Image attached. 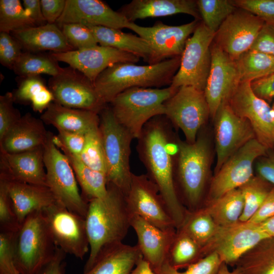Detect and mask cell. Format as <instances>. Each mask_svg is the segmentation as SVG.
Returning a JSON list of instances; mask_svg holds the SVG:
<instances>
[{
    "label": "cell",
    "mask_w": 274,
    "mask_h": 274,
    "mask_svg": "<svg viewBox=\"0 0 274 274\" xmlns=\"http://www.w3.org/2000/svg\"><path fill=\"white\" fill-rule=\"evenodd\" d=\"M171 122L164 115L156 116L144 126L136 149L147 175L157 186L177 229L183 224L188 210L180 201L174 182L173 155L178 152Z\"/></svg>",
    "instance_id": "obj_1"
},
{
    "label": "cell",
    "mask_w": 274,
    "mask_h": 274,
    "mask_svg": "<svg viewBox=\"0 0 274 274\" xmlns=\"http://www.w3.org/2000/svg\"><path fill=\"white\" fill-rule=\"evenodd\" d=\"M107 189L105 196L88 201L85 221L90 252L83 272L91 268L103 249L122 243L131 226L133 213L125 194L111 183Z\"/></svg>",
    "instance_id": "obj_2"
},
{
    "label": "cell",
    "mask_w": 274,
    "mask_h": 274,
    "mask_svg": "<svg viewBox=\"0 0 274 274\" xmlns=\"http://www.w3.org/2000/svg\"><path fill=\"white\" fill-rule=\"evenodd\" d=\"M181 56L155 64L136 65L119 62L101 73L93 82L98 96L107 105L123 91L135 87L157 88L170 86L178 71Z\"/></svg>",
    "instance_id": "obj_3"
},
{
    "label": "cell",
    "mask_w": 274,
    "mask_h": 274,
    "mask_svg": "<svg viewBox=\"0 0 274 274\" xmlns=\"http://www.w3.org/2000/svg\"><path fill=\"white\" fill-rule=\"evenodd\" d=\"M178 88L135 87L118 94L109 103L117 121L133 139H138L145 125L152 118L165 114L164 102Z\"/></svg>",
    "instance_id": "obj_4"
},
{
    "label": "cell",
    "mask_w": 274,
    "mask_h": 274,
    "mask_svg": "<svg viewBox=\"0 0 274 274\" xmlns=\"http://www.w3.org/2000/svg\"><path fill=\"white\" fill-rule=\"evenodd\" d=\"M178 147L175 185L179 184L188 211L193 212L200 208L208 178L210 145L207 137L200 134L192 144L178 140Z\"/></svg>",
    "instance_id": "obj_5"
},
{
    "label": "cell",
    "mask_w": 274,
    "mask_h": 274,
    "mask_svg": "<svg viewBox=\"0 0 274 274\" xmlns=\"http://www.w3.org/2000/svg\"><path fill=\"white\" fill-rule=\"evenodd\" d=\"M57 247L43 211L29 214L15 233V263L20 274H36L52 259Z\"/></svg>",
    "instance_id": "obj_6"
},
{
    "label": "cell",
    "mask_w": 274,
    "mask_h": 274,
    "mask_svg": "<svg viewBox=\"0 0 274 274\" xmlns=\"http://www.w3.org/2000/svg\"><path fill=\"white\" fill-rule=\"evenodd\" d=\"M99 115L108 183L114 185L126 195L132 175L129 162L133 138L117 121L110 106H107Z\"/></svg>",
    "instance_id": "obj_7"
},
{
    "label": "cell",
    "mask_w": 274,
    "mask_h": 274,
    "mask_svg": "<svg viewBox=\"0 0 274 274\" xmlns=\"http://www.w3.org/2000/svg\"><path fill=\"white\" fill-rule=\"evenodd\" d=\"M49 132L44 146L47 186L56 201L85 218L88 202L80 193L74 170L65 154L52 141Z\"/></svg>",
    "instance_id": "obj_8"
},
{
    "label": "cell",
    "mask_w": 274,
    "mask_h": 274,
    "mask_svg": "<svg viewBox=\"0 0 274 274\" xmlns=\"http://www.w3.org/2000/svg\"><path fill=\"white\" fill-rule=\"evenodd\" d=\"M187 40L181 56L180 64L170 86L179 88L192 86L204 91L211 62V46L215 33L202 22Z\"/></svg>",
    "instance_id": "obj_9"
},
{
    "label": "cell",
    "mask_w": 274,
    "mask_h": 274,
    "mask_svg": "<svg viewBox=\"0 0 274 274\" xmlns=\"http://www.w3.org/2000/svg\"><path fill=\"white\" fill-rule=\"evenodd\" d=\"M164 115L183 132L186 142L194 143L199 130L210 116L204 91L184 86L164 102Z\"/></svg>",
    "instance_id": "obj_10"
},
{
    "label": "cell",
    "mask_w": 274,
    "mask_h": 274,
    "mask_svg": "<svg viewBox=\"0 0 274 274\" xmlns=\"http://www.w3.org/2000/svg\"><path fill=\"white\" fill-rule=\"evenodd\" d=\"M268 149L256 139L247 142L233 153L215 174L209 191L208 202L238 189L254 176L255 161L266 155Z\"/></svg>",
    "instance_id": "obj_11"
},
{
    "label": "cell",
    "mask_w": 274,
    "mask_h": 274,
    "mask_svg": "<svg viewBox=\"0 0 274 274\" xmlns=\"http://www.w3.org/2000/svg\"><path fill=\"white\" fill-rule=\"evenodd\" d=\"M227 101L236 114L249 122L255 138L268 150L274 149V106L257 96L248 81H240Z\"/></svg>",
    "instance_id": "obj_12"
},
{
    "label": "cell",
    "mask_w": 274,
    "mask_h": 274,
    "mask_svg": "<svg viewBox=\"0 0 274 274\" xmlns=\"http://www.w3.org/2000/svg\"><path fill=\"white\" fill-rule=\"evenodd\" d=\"M48 87L54 102L64 107L98 114L107 106L98 96L93 83L79 71L68 66L51 77Z\"/></svg>",
    "instance_id": "obj_13"
},
{
    "label": "cell",
    "mask_w": 274,
    "mask_h": 274,
    "mask_svg": "<svg viewBox=\"0 0 274 274\" xmlns=\"http://www.w3.org/2000/svg\"><path fill=\"white\" fill-rule=\"evenodd\" d=\"M43 213L56 246L82 260L90 249L85 218L57 201Z\"/></svg>",
    "instance_id": "obj_14"
},
{
    "label": "cell",
    "mask_w": 274,
    "mask_h": 274,
    "mask_svg": "<svg viewBox=\"0 0 274 274\" xmlns=\"http://www.w3.org/2000/svg\"><path fill=\"white\" fill-rule=\"evenodd\" d=\"M125 197L133 214L161 229H177L157 186L147 175L132 174Z\"/></svg>",
    "instance_id": "obj_15"
},
{
    "label": "cell",
    "mask_w": 274,
    "mask_h": 274,
    "mask_svg": "<svg viewBox=\"0 0 274 274\" xmlns=\"http://www.w3.org/2000/svg\"><path fill=\"white\" fill-rule=\"evenodd\" d=\"M214 119L216 173L233 153L249 141L255 139V135L249 122L236 114L228 101L221 105Z\"/></svg>",
    "instance_id": "obj_16"
},
{
    "label": "cell",
    "mask_w": 274,
    "mask_h": 274,
    "mask_svg": "<svg viewBox=\"0 0 274 274\" xmlns=\"http://www.w3.org/2000/svg\"><path fill=\"white\" fill-rule=\"evenodd\" d=\"M198 20L180 25H168L160 21L152 26L130 22L127 28L145 40L154 52L153 64L181 56L186 42L199 24Z\"/></svg>",
    "instance_id": "obj_17"
},
{
    "label": "cell",
    "mask_w": 274,
    "mask_h": 274,
    "mask_svg": "<svg viewBox=\"0 0 274 274\" xmlns=\"http://www.w3.org/2000/svg\"><path fill=\"white\" fill-rule=\"evenodd\" d=\"M264 23L253 14L237 8L220 26L213 43L236 60L250 49Z\"/></svg>",
    "instance_id": "obj_18"
},
{
    "label": "cell",
    "mask_w": 274,
    "mask_h": 274,
    "mask_svg": "<svg viewBox=\"0 0 274 274\" xmlns=\"http://www.w3.org/2000/svg\"><path fill=\"white\" fill-rule=\"evenodd\" d=\"M269 237L260 224L250 221L239 222L220 227L207 250V255L216 252L222 262L234 266L246 253Z\"/></svg>",
    "instance_id": "obj_19"
},
{
    "label": "cell",
    "mask_w": 274,
    "mask_h": 274,
    "mask_svg": "<svg viewBox=\"0 0 274 274\" xmlns=\"http://www.w3.org/2000/svg\"><path fill=\"white\" fill-rule=\"evenodd\" d=\"M212 62L204 90L211 117L214 119L219 107L227 101L240 82L235 60L213 42Z\"/></svg>",
    "instance_id": "obj_20"
},
{
    "label": "cell",
    "mask_w": 274,
    "mask_h": 274,
    "mask_svg": "<svg viewBox=\"0 0 274 274\" xmlns=\"http://www.w3.org/2000/svg\"><path fill=\"white\" fill-rule=\"evenodd\" d=\"M57 61L64 62L83 73L91 82L108 67L119 62L136 63L140 57L111 47L96 45L65 52H50Z\"/></svg>",
    "instance_id": "obj_21"
},
{
    "label": "cell",
    "mask_w": 274,
    "mask_h": 274,
    "mask_svg": "<svg viewBox=\"0 0 274 274\" xmlns=\"http://www.w3.org/2000/svg\"><path fill=\"white\" fill-rule=\"evenodd\" d=\"M80 23L121 29L130 23L119 12L100 0H66L64 11L56 24Z\"/></svg>",
    "instance_id": "obj_22"
},
{
    "label": "cell",
    "mask_w": 274,
    "mask_h": 274,
    "mask_svg": "<svg viewBox=\"0 0 274 274\" xmlns=\"http://www.w3.org/2000/svg\"><path fill=\"white\" fill-rule=\"evenodd\" d=\"M0 176L31 184L47 186L44 147L25 152H0Z\"/></svg>",
    "instance_id": "obj_23"
},
{
    "label": "cell",
    "mask_w": 274,
    "mask_h": 274,
    "mask_svg": "<svg viewBox=\"0 0 274 274\" xmlns=\"http://www.w3.org/2000/svg\"><path fill=\"white\" fill-rule=\"evenodd\" d=\"M131 227L137 235V245L144 258L153 270L159 267L166 261L177 229H161L135 214L132 216Z\"/></svg>",
    "instance_id": "obj_24"
},
{
    "label": "cell",
    "mask_w": 274,
    "mask_h": 274,
    "mask_svg": "<svg viewBox=\"0 0 274 274\" xmlns=\"http://www.w3.org/2000/svg\"><path fill=\"white\" fill-rule=\"evenodd\" d=\"M49 132L41 119L27 113L0 139V152L16 153L44 147Z\"/></svg>",
    "instance_id": "obj_25"
},
{
    "label": "cell",
    "mask_w": 274,
    "mask_h": 274,
    "mask_svg": "<svg viewBox=\"0 0 274 274\" xmlns=\"http://www.w3.org/2000/svg\"><path fill=\"white\" fill-rule=\"evenodd\" d=\"M7 187L20 224L31 213L43 211L56 200L46 186L8 179L0 176Z\"/></svg>",
    "instance_id": "obj_26"
},
{
    "label": "cell",
    "mask_w": 274,
    "mask_h": 274,
    "mask_svg": "<svg viewBox=\"0 0 274 274\" xmlns=\"http://www.w3.org/2000/svg\"><path fill=\"white\" fill-rule=\"evenodd\" d=\"M129 22L138 19L183 13L201 19L194 0H132L118 10Z\"/></svg>",
    "instance_id": "obj_27"
},
{
    "label": "cell",
    "mask_w": 274,
    "mask_h": 274,
    "mask_svg": "<svg viewBox=\"0 0 274 274\" xmlns=\"http://www.w3.org/2000/svg\"><path fill=\"white\" fill-rule=\"evenodd\" d=\"M11 34L25 51L42 52L49 50L60 53L75 50L56 23L25 27L13 31Z\"/></svg>",
    "instance_id": "obj_28"
},
{
    "label": "cell",
    "mask_w": 274,
    "mask_h": 274,
    "mask_svg": "<svg viewBox=\"0 0 274 274\" xmlns=\"http://www.w3.org/2000/svg\"><path fill=\"white\" fill-rule=\"evenodd\" d=\"M40 119L57 130L84 133L98 128L100 122L97 113L64 107L54 101L42 113Z\"/></svg>",
    "instance_id": "obj_29"
},
{
    "label": "cell",
    "mask_w": 274,
    "mask_h": 274,
    "mask_svg": "<svg viewBox=\"0 0 274 274\" xmlns=\"http://www.w3.org/2000/svg\"><path fill=\"white\" fill-rule=\"evenodd\" d=\"M142 256L137 245L109 246L100 251L91 268L83 274H129Z\"/></svg>",
    "instance_id": "obj_30"
},
{
    "label": "cell",
    "mask_w": 274,
    "mask_h": 274,
    "mask_svg": "<svg viewBox=\"0 0 274 274\" xmlns=\"http://www.w3.org/2000/svg\"><path fill=\"white\" fill-rule=\"evenodd\" d=\"M86 25L91 30L99 45L134 54L142 58L149 64H153V51L149 44L139 36L102 26Z\"/></svg>",
    "instance_id": "obj_31"
},
{
    "label": "cell",
    "mask_w": 274,
    "mask_h": 274,
    "mask_svg": "<svg viewBox=\"0 0 274 274\" xmlns=\"http://www.w3.org/2000/svg\"><path fill=\"white\" fill-rule=\"evenodd\" d=\"M52 141L68 159L82 191V196L88 202L92 199L101 198L107 193V175L91 169L84 164L78 155L70 152L60 142L56 135Z\"/></svg>",
    "instance_id": "obj_32"
},
{
    "label": "cell",
    "mask_w": 274,
    "mask_h": 274,
    "mask_svg": "<svg viewBox=\"0 0 274 274\" xmlns=\"http://www.w3.org/2000/svg\"><path fill=\"white\" fill-rule=\"evenodd\" d=\"M233 266L237 274H274V237L262 241Z\"/></svg>",
    "instance_id": "obj_33"
},
{
    "label": "cell",
    "mask_w": 274,
    "mask_h": 274,
    "mask_svg": "<svg viewBox=\"0 0 274 274\" xmlns=\"http://www.w3.org/2000/svg\"><path fill=\"white\" fill-rule=\"evenodd\" d=\"M244 207L243 196L238 188L208 202L204 208L219 226L227 227L239 222Z\"/></svg>",
    "instance_id": "obj_34"
},
{
    "label": "cell",
    "mask_w": 274,
    "mask_h": 274,
    "mask_svg": "<svg viewBox=\"0 0 274 274\" xmlns=\"http://www.w3.org/2000/svg\"><path fill=\"white\" fill-rule=\"evenodd\" d=\"M220 226L204 207L190 212L188 211L181 230L194 239L202 248L204 256L207 250L215 237Z\"/></svg>",
    "instance_id": "obj_35"
},
{
    "label": "cell",
    "mask_w": 274,
    "mask_h": 274,
    "mask_svg": "<svg viewBox=\"0 0 274 274\" xmlns=\"http://www.w3.org/2000/svg\"><path fill=\"white\" fill-rule=\"evenodd\" d=\"M204 256L202 248L194 239L185 232L177 230L166 262L179 270L186 268Z\"/></svg>",
    "instance_id": "obj_36"
},
{
    "label": "cell",
    "mask_w": 274,
    "mask_h": 274,
    "mask_svg": "<svg viewBox=\"0 0 274 274\" xmlns=\"http://www.w3.org/2000/svg\"><path fill=\"white\" fill-rule=\"evenodd\" d=\"M62 67L50 54L23 51L14 64L13 70L19 77L47 74L58 75Z\"/></svg>",
    "instance_id": "obj_37"
},
{
    "label": "cell",
    "mask_w": 274,
    "mask_h": 274,
    "mask_svg": "<svg viewBox=\"0 0 274 274\" xmlns=\"http://www.w3.org/2000/svg\"><path fill=\"white\" fill-rule=\"evenodd\" d=\"M240 81L252 82L274 73V56L249 50L235 60Z\"/></svg>",
    "instance_id": "obj_38"
},
{
    "label": "cell",
    "mask_w": 274,
    "mask_h": 274,
    "mask_svg": "<svg viewBox=\"0 0 274 274\" xmlns=\"http://www.w3.org/2000/svg\"><path fill=\"white\" fill-rule=\"evenodd\" d=\"M273 186L260 176H253L242 186L241 190L244 201L240 222H247L260 207Z\"/></svg>",
    "instance_id": "obj_39"
},
{
    "label": "cell",
    "mask_w": 274,
    "mask_h": 274,
    "mask_svg": "<svg viewBox=\"0 0 274 274\" xmlns=\"http://www.w3.org/2000/svg\"><path fill=\"white\" fill-rule=\"evenodd\" d=\"M30 26L36 25L20 1H0V32L11 33Z\"/></svg>",
    "instance_id": "obj_40"
},
{
    "label": "cell",
    "mask_w": 274,
    "mask_h": 274,
    "mask_svg": "<svg viewBox=\"0 0 274 274\" xmlns=\"http://www.w3.org/2000/svg\"><path fill=\"white\" fill-rule=\"evenodd\" d=\"M196 3L202 22L214 33L237 9L228 0H197Z\"/></svg>",
    "instance_id": "obj_41"
},
{
    "label": "cell",
    "mask_w": 274,
    "mask_h": 274,
    "mask_svg": "<svg viewBox=\"0 0 274 274\" xmlns=\"http://www.w3.org/2000/svg\"><path fill=\"white\" fill-rule=\"evenodd\" d=\"M78 156L89 167L107 175L104 150L99 127L86 133L85 145Z\"/></svg>",
    "instance_id": "obj_42"
},
{
    "label": "cell",
    "mask_w": 274,
    "mask_h": 274,
    "mask_svg": "<svg viewBox=\"0 0 274 274\" xmlns=\"http://www.w3.org/2000/svg\"><path fill=\"white\" fill-rule=\"evenodd\" d=\"M222 263L218 254L213 252L190 265L184 271L175 269L166 261L153 271L155 274H217Z\"/></svg>",
    "instance_id": "obj_43"
},
{
    "label": "cell",
    "mask_w": 274,
    "mask_h": 274,
    "mask_svg": "<svg viewBox=\"0 0 274 274\" xmlns=\"http://www.w3.org/2000/svg\"><path fill=\"white\" fill-rule=\"evenodd\" d=\"M19 79L17 88L12 93L14 102L20 104H31L47 87L40 76L19 77Z\"/></svg>",
    "instance_id": "obj_44"
},
{
    "label": "cell",
    "mask_w": 274,
    "mask_h": 274,
    "mask_svg": "<svg viewBox=\"0 0 274 274\" xmlns=\"http://www.w3.org/2000/svg\"><path fill=\"white\" fill-rule=\"evenodd\" d=\"M60 28L68 43L75 50L98 45L92 31L85 24L80 23H66L63 24Z\"/></svg>",
    "instance_id": "obj_45"
},
{
    "label": "cell",
    "mask_w": 274,
    "mask_h": 274,
    "mask_svg": "<svg viewBox=\"0 0 274 274\" xmlns=\"http://www.w3.org/2000/svg\"><path fill=\"white\" fill-rule=\"evenodd\" d=\"M20 226L5 184L0 180V230L16 232Z\"/></svg>",
    "instance_id": "obj_46"
},
{
    "label": "cell",
    "mask_w": 274,
    "mask_h": 274,
    "mask_svg": "<svg viewBox=\"0 0 274 274\" xmlns=\"http://www.w3.org/2000/svg\"><path fill=\"white\" fill-rule=\"evenodd\" d=\"M15 233L0 231V274H20L15 263Z\"/></svg>",
    "instance_id": "obj_47"
},
{
    "label": "cell",
    "mask_w": 274,
    "mask_h": 274,
    "mask_svg": "<svg viewBox=\"0 0 274 274\" xmlns=\"http://www.w3.org/2000/svg\"><path fill=\"white\" fill-rule=\"evenodd\" d=\"M231 2L236 8L249 12L265 23L274 24V0H233Z\"/></svg>",
    "instance_id": "obj_48"
},
{
    "label": "cell",
    "mask_w": 274,
    "mask_h": 274,
    "mask_svg": "<svg viewBox=\"0 0 274 274\" xmlns=\"http://www.w3.org/2000/svg\"><path fill=\"white\" fill-rule=\"evenodd\" d=\"M14 103L12 92L0 96V139L22 117Z\"/></svg>",
    "instance_id": "obj_49"
},
{
    "label": "cell",
    "mask_w": 274,
    "mask_h": 274,
    "mask_svg": "<svg viewBox=\"0 0 274 274\" xmlns=\"http://www.w3.org/2000/svg\"><path fill=\"white\" fill-rule=\"evenodd\" d=\"M22 47L11 33L0 32V62L2 65L12 70L22 53Z\"/></svg>",
    "instance_id": "obj_50"
},
{
    "label": "cell",
    "mask_w": 274,
    "mask_h": 274,
    "mask_svg": "<svg viewBox=\"0 0 274 274\" xmlns=\"http://www.w3.org/2000/svg\"><path fill=\"white\" fill-rule=\"evenodd\" d=\"M250 50L274 56V24H264Z\"/></svg>",
    "instance_id": "obj_51"
},
{
    "label": "cell",
    "mask_w": 274,
    "mask_h": 274,
    "mask_svg": "<svg viewBox=\"0 0 274 274\" xmlns=\"http://www.w3.org/2000/svg\"><path fill=\"white\" fill-rule=\"evenodd\" d=\"M57 138L72 153L79 156L82 152L86 141V133L57 130Z\"/></svg>",
    "instance_id": "obj_52"
},
{
    "label": "cell",
    "mask_w": 274,
    "mask_h": 274,
    "mask_svg": "<svg viewBox=\"0 0 274 274\" xmlns=\"http://www.w3.org/2000/svg\"><path fill=\"white\" fill-rule=\"evenodd\" d=\"M255 94L266 101L274 99V73L251 82Z\"/></svg>",
    "instance_id": "obj_53"
},
{
    "label": "cell",
    "mask_w": 274,
    "mask_h": 274,
    "mask_svg": "<svg viewBox=\"0 0 274 274\" xmlns=\"http://www.w3.org/2000/svg\"><path fill=\"white\" fill-rule=\"evenodd\" d=\"M43 15L47 23L54 24L62 15L66 0H41Z\"/></svg>",
    "instance_id": "obj_54"
},
{
    "label": "cell",
    "mask_w": 274,
    "mask_h": 274,
    "mask_svg": "<svg viewBox=\"0 0 274 274\" xmlns=\"http://www.w3.org/2000/svg\"><path fill=\"white\" fill-rule=\"evenodd\" d=\"M273 216L274 186H273L257 211L248 221L260 224Z\"/></svg>",
    "instance_id": "obj_55"
},
{
    "label": "cell",
    "mask_w": 274,
    "mask_h": 274,
    "mask_svg": "<svg viewBox=\"0 0 274 274\" xmlns=\"http://www.w3.org/2000/svg\"><path fill=\"white\" fill-rule=\"evenodd\" d=\"M66 253L57 247L52 259L44 265L36 274H64L65 263L64 259Z\"/></svg>",
    "instance_id": "obj_56"
},
{
    "label": "cell",
    "mask_w": 274,
    "mask_h": 274,
    "mask_svg": "<svg viewBox=\"0 0 274 274\" xmlns=\"http://www.w3.org/2000/svg\"><path fill=\"white\" fill-rule=\"evenodd\" d=\"M259 176L274 186V154L261 157L256 164Z\"/></svg>",
    "instance_id": "obj_57"
},
{
    "label": "cell",
    "mask_w": 274,
    "mask_h": 274,
    "mask_svg": "<svg viewBox=\"0 0 274 274\" xmlns=\"http://www.w3.org/2000/svg\"><path fill=\"white\" fill-rule=\"evenodd\" d=\"M22 5L36 26H39L47 24L43 15L40 0H23Z\"/></svg>",
    "instance_id": "obj_58"
},
{
    "label": "cell",
    "mask_w": 274,
    "mask_h": 274,
    "mask_svg": "<svg viewBox=\"0 0 274 274\" xmlns=\"http://www.w3.org/2000/svg\"><path fill=\"white\" fill-rule=\"evenodd\" d=\"M129 274H155L151 264L142 256Z\"/></svg>",
    "instance_id": "obj_59"
},
{
    "label": "cell",
    "mask_w": 274,
    "mask_h": 274,
    "mask_svg": "<svg viewBox=\"0 0 274 274\" xmlns=\"http://www.w3.org/2000/svg\"><path fill=\"white\" fill-rule=\"evenodd\" d=\"M260 224L263 231L269 237H274V216Z\"/></svg>",
    "instance_id": "obj_60"
},
{
    "label": "cell",
    "mask_w": 274,
    "mask_h": 274,
    "mask_svg": "<svg viewBox=\"0 0 274 274\" xmlns=\"http://www.w3.org/2000/svg\"><path fill=\"white\" fill-rule=\"evenodd\" d=\"M217 274H237V273L234 269L230 270L227 265L223 262Z\"/></svg>",
    "instance_id": "obj_61"
}]
</instances>
